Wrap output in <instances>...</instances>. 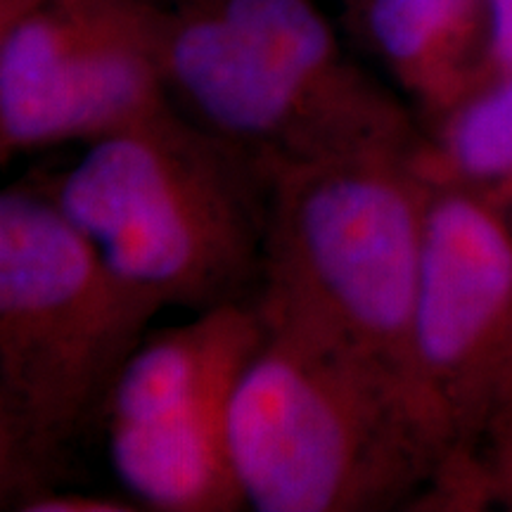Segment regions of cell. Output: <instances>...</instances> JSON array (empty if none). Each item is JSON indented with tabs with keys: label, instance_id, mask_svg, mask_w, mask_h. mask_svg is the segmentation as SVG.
Returning <instances> with one entry per match:
<instances>
[{
	"label": "cell",
	"instance_id": "8fae6325",
	"mask_svg": "<svg viewBox=\"0 0 512 512\" xmlns=\"http://www.w3.org/2000/svg\"><path fill=\"white\" fill-rule=\"evenodd\" d=\"M489 8V74H512V0H486Z\"/></svg>",
	"mask_w": 512,
	"mask_h": 512
},
{
	"label": "cell",
	"instance_id": "30bf717a",
	"mask_svg": "<svg viewBox=\"0 0 512 512\" xmlns=\"http://www.w3.org/2000/svg\"><path fill=\"white\" fill-rule=\"evenodd\" d=\"M140 510L131 498H114V496H98L83 494L72 486L57 489L53 494L38 496L31 501L22 512H131Z\"/></svg>",
	"mask_w": 512,
	"mask_h": 512
},
{
	"label": "cell",
	"instance_id": "ba28073f",
	"mask_svg": "<svg viewBox=\"0 0 512 512\" xmlns=\"http://www.w3.org/2000/svg\"><path fill=\"white\" fill-rule=\"evenodd\" d=\"M351 29L394 81L441 117L489 74L486 0H344Z\"/></svg>",
	"mask_w": 512,
	"mask_h": 512
},
{
	"label": "cell",
	"instance_id": "7a4b0ae2",
	"mask_svg": "<svg viewBox=\"0 0 512 512\" xmlns=\"http://www.w3.org/2000/svg\"><path fill=\"white\" fill-rule=\"evenodd\" d=\"M266 323L230 406L247 510L382 512L446 496L451 453L411 375L332 339Z\"/></svg>",
	"mask_w": 512,
	"mask_h": 512
},
{
	"label": "cell",
	"instance_id": "6da1fadb",
	"mask_svg": "<svg viewBox=\"0 0 512 512\" xmlns=\"http://www.w3.org/2000/svg\"><path fill=\"white\" fill-rule=\"evenodd\" d=\"M164 306L121 280L36 181L0 192V503L67 489Z\"/></svg>",
	"mask_w": 512,
	"mask_h": 512
},
{
	"label": "cell",
	"instance_id": "52a82bcc",
	"mask_svg": "<svg viewBox=\"0 0 512 512\" xmlns=\"http://www.w3.org/2000/svg\"><path fill=\"white\" fill-rule=\"evenodd\" d=\"M171 105L143 0H0V159L88 143Z\"/></svg>",
	"mask_w": 512,
	"mask_h": 512
},
{
	"label": "cell",
	"instance_id": "8992f818",
	"mask_svg": "<svg viewBox=\"0 0 512 512\" xmlns=\"http://www.w3.org/2000/svg\"><path fill=\"white\" fill-rule=\"evenodd\" d=\"M413 373L451 453L448 501L512 496V235L498 223L427 235Z\"/></svg>",
	"mask_w": 512,
	"mask_h": 512
},
{
	"label": "cell",
	"instance_id": "277c9868",
	"mask_svg": "<svg viewBox=\"0 0 512 512\" xmlns=\"http://www.w3.org/2000/svg\"><path fill=\"white\" fill-rule=\"evenodd\" d=\"M418 147H380L275 171L254 302L268 323L332 339L413 380L430 200Z\"/></svg>",
	"mask_w": 512,
	"mask_h": 512
},
{
	"label": "cell",
	"instance_id": "9c48e42d",
	"mask_svg": "<svg viewBox=\"0 0 512 512\" xmlns=\"http://www.w3.org/2000/svg\"><path fill=\"white\" fill-rule=\"evenodd\" d=\"M439 119L437 143L418 147L420 171L479 197L512 230V74L482 83Z\"/></svg>",
	"mask_w": 512,
	"mask_h": 512
},
{
	"label": "cell",
	"instance_id": "3957f363",
	"mask_svg": "<svg viewBox=\"0 0 512 512\" xmlns=\"http://www.w3.org/2000/svg\"><path fill=\"white\" fill-rule=\"evenodd\" d=\"M273 176L171 102L36 183L121 280L164 309L202 313L256 302Z\"/></svg>",
	"mask_w": 512,
	"mask_h": 512
},
{
	"label": "cell",
	"instance_id": "5b68a950",
	"mask_svg": "<svg viewBox=\"0 0 512 512\" xmlns=\"http://www.w3.org/2000/svg\"><path fill=\"white\" fill-rule=\"evenodd\" d=\"M264 337L256 304H228L150 330L128 358L100 441L140 510H247L230 456V406Z\"/></svg>",
	"mask_w": 512,
	"mask_h": 512
}]
</instances>
